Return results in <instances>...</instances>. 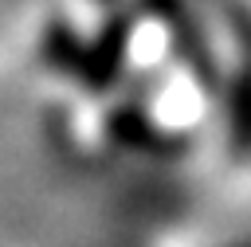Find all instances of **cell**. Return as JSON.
<instances>
[{
	"label": "cell",
	"instance_id": "1",
	"mask_svg": "<svg viewBox=\"0 0 251 247\" xmlns=\"http://www.w3.org/2000/svg\"><path fill=\"white\" fill-rule=\"evenodd\" d=\"M204 114V98L196 90L192 74H169L157 94H153V122L165 129H188L192 122H200Z\"/></svg>",
	"mask_w": 251,
	"mask_h": 247
}]
</instances>
